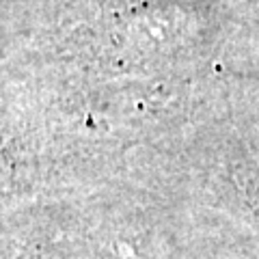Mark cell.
<instances>
[{"instance_id":"obj_1","label":"cell","mask_w":259,"mask_h":259,"mask_svg":"<svg viewBox=\"0 0 259 259\" xmlns=\"http://www.w3.org/2000/svg\"><path fill=\"white\" fill-rule=\"evenodd\" d=\"M7 259H91L76 240H35L15 246L13 257Z\"/></svg>"}]
</instances>
